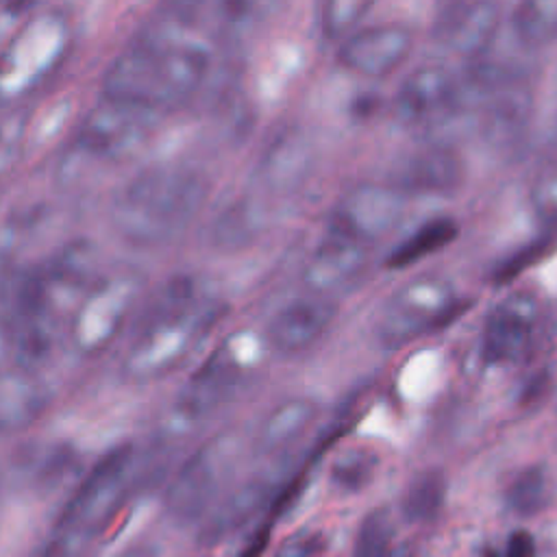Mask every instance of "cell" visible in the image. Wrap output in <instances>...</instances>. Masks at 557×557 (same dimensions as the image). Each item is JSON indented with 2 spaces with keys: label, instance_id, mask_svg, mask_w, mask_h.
Here are the masks:
<instances>
[{
  "label": "cell",
  "instance_id": "f546056e",
  "mask_svg": "<svg viewBox=\"0 0 557 557\" xmlns=\"http://www.w3.org/2000/svg\"><path fill=\"white\" fill-rule=\"evenodd\" d=\"M529 202L535 218L544 224H557V157L546 161L531 178Z\"/></svg>",
  "mask_w": 557,
  "mask_h": 557
},
{
  "label": "cell",
  "instance_id": "2e32d148",
  "mask_svg": "<svg viewBox=\"0 0 557 557\" xmlns=\"http://www.w3.org/2000/svg\"><path fill=\"white\" fill-rule=\"evenodd\" d=\"M463 98L461 81L440 63L411 70L400 83L394 104L407 122H433L448 117Z\"/></svg>",
  "mask_w": 557,
  "mask_h": 557
},
{
  "label": "cell",
  "instance_id": "9a60e30c",
  "mask_svg": "<svg viewBox=\"0 0 557 557\" xmlns=\"http://www.w3.org/2000/svg\"><path fill=\"white\" fill-rule=\"evenodd\" d=\"M500 26V7L490 0H459L440 7L433 22L435 41L461 57L483 54Z\"/></svg>",
  "mask_w": 557,
  "mask_h": 557
},
{
  "label": "cell",
  "instance_id": "44dd1931",
  "mask_svg": "<svg viewBox=\"0 0 557 557\" xmlns=\"http://www.w3.org/2000/svg\"><path fill=\"white\" fill-rule=\"evenodd\" d=\"M270 200L257 191H244L228 202L211 224V242L218 248L235 250L252 244L270 224Z\"/></svg>",
  "mask_w": 557,
  "mask_h": 557
},
{
  "label": "cell",
  "instance_id": "484cf974",
  "mask_svg": "<svg viewBox=\"0 0 557 557\" xmlns=\"http://www.w3.org/2000/svg\"><path fill=\"white\" fill-rule=\"evenodd\" d=\"M446 500V479L437 470L420 472L405 490L400 511L411 522H426L435 518Z\"/></svg>",
  "mask_w": 557,
  "mask_h": 557
},
{
  "label": "cell",
  "instance_id": "5b68a950",
  "mask_svg": "<svg viewBox=\"0 0 557 557\" xmlns=\"http://www.w3.org/2000/svg\"><path fill=\"white\" fill-rule=\"evenodd\" d=\"M461 311L455 285L437 274H424L400 285L374 320V337L387 348L405 346L442 329Z\"/></svg>",
  "mask_w": 557,
  "mask_h": 557
},
{
  "label": "cell",
  "instance_id": "4fadbf2b",
  "mask_svg": "<svg viewBox=\"0 0 557 557\" xmlns=\"http://www.w3.org/2000/svg\"><path fill=\"white\" fill-rule=\"evenodd\" d=\"M413 50V30L400 22L359 26L337 46V61L344 70L383 78L396 72Z\"/></svg>",
  "mask_w": 557,
  "mask_h": 557
},
{
  "label": "cell",
  "instance_id": "3957f363",
  "mask_svg": "<svg viewBox=\"0 0 557 557\" xmlns=\"http://www.w3.org/2000/svg\"><path fill=\"white\" fill-rule=\"evenodd\" d=\"M207 194L209 181L202 172L181 163L150 165L120 189L111 222L131 244H165L198 215Z\"/></svg>",
  "mask_w": 557,
  "mask_h": 557
},
{
  "label": "cell",
  "instance_id": "d6a6232c",
  "mask_svg": "<svg viewBox=\"0 0 557 557\" xmlns=\"http://www.w3.org/2000/svg\"><path fill=\"white\" fill-rule=\"evenodd\" d=\"M544 244H546V242L531 244L529 248H524V250H520V252L511 255L509 259H505V261L498 265V270L494 272V283H507L511 276H516V274H518V272H522L524 268L533 265V263H535V259H540V257H542V252H544Z\"/></svg>",
  "mask_w": 557,
  "mask_h": 557
},
{
  "label": "cell",
  "instance_id": "52a82bcc",
  "mask_svg": "<svg viewBox=\"0 0 557 557\" xmlns=\"http://www.w3.org/2000/svg\"><path fill=\"white\" fill-rule=\"evenodd\" d=\"M407 205L409 196L389 181L357 183L337 198L331 211L329 233L370 248L403 224Z\"/></svg>",
  "mask_w": 557,
  "mask_h": 557
},
{
  "label": "cell",
  "instance_id": "83f0119b",
  "mask_svg": "<svg viewBox=\"0 0 557 557\" xmlns=\"http://www.w3.org/2000/svg\"><path fill=\"white\" fill-rule=\"evenodd\" d=\"M370 9L372 2L368 0H329L320 4V33L331 41H344L361 26Z\"/></svg>",
  "mask_w": 557,
  "mask_h": 557
},
{
  "label": "cell",
  "instance_id": "603a6c76",
  "mask_svg": "<svg viewBox=\"0 0 557 557\" xmlns=\"http://www.w3.org/2000/svg\"><path fill=\"white\" fill-rule=\"evenodd\" d=\"M459 233V226L453 218H433L424 224H420L411 235H407L385 259L387 268L400 270L407 268L440 248L448 246Z\"/></svg>",
  "mask_w": 557,
  "mask_h": 557
},
{
  "label": "cell",
  "instance_id": "ac0fdd59",
  "mask_svg": "<svg viewBox=\"0 0 557 557\" xmlns=\"http://www.w3.org/2000/svg\"><path fill=\"white\" fill-rule=\"evenodd\" d=\"M466 165L450 146H422L405 154L389 178L394 187L411 196H450L461 189Z\"/></svg>",
  "mask_w": 557,
  "mask_h": 557
},
{
  "label": "cell",
  "instance_id": "e0dca14e",
  "mask_svg": "<svg viewBox=\"0 0 557 557\" xmlns=\"http://www.w3.org/2000/svg\"><path fill=\"white\" fill-rule=\"evenodd\" d=\"M370 261V248L329 233L307 257L300 278L311 296L333 298L357 283Z\"/></svg>",
  "mask_w": 557,
  "mask_h": 557
},
{
  "label": "cell",
  "instance_id": "7402d4cb",
  "mask_svg": "<svg viewBox=\"0 0 557 557\" xmlns=\"http://www.w3.org/2000/svg\"><path fill=\"white\" fill-rule=\"evenodd\" d=\"M48 394L30 370L9 368L0 372V433L28 426L46 407Z\"/></svg>",
  "mask_w": 557,
  "mask_h": 557
},
{
  "label": "cell",
  "instance_id": "7a4b0ae2",
  "mask_svg": "<svg viewBox=\"0 0 557 557\" xmlns=\"http://www.w3.org/2000/svg\"><path fill=\"white\" fill-rule=\"evenodd\" d=\"M220 302L191 276L170 278L148 302L122 359L131 381H152L178 368L220 318Z\"/></svg>",
  "mask_w": 557,
  "mask_h": 557
},
{
  "label": "cell",
  "instance_id": "4dcf8cb0",
  "mask_svg": "<svg viewBox=\"0 0 557 557\" xmlns=\"http://www.w3.org/2000/svg\"><path fill=\"white\" fill-rule=\"evenodd\" d=\"M394 529L385 509L370 511L359 527L352 557H387Z\"/></svg>",
  "mask_w": 557,
  "mask_h": 557
},
{
  "label": "cell",
  "instance_id": "d6986e66",
  "mask_svg": "<svg viewBox=\"0 0 557 557\" xmlns=\"http://www.w3.org/2000/svg\"><path fill=\"white\" fill-rule=\"evenodd\" d=\"M335 302L320 296H302L283 305L265 326V342L278 355H298L311 348L333 324Z\"/></svg>",
  "mask_w": 557,
  "mask_h": 557
},
{
  "label": "cell",
  "instance_id": "1f68e13d",
  "mask_svg": "<svg viewBox=\"0 0 557 557\" xmlns=\"http://www.w3.org/2000/svg\"><path fill=\"white\" fill-rule=\"evenodd\" d=\"M24 117L22 115H11L9 120H4L0 124V176L13 165V161L17 159L20 146H22V137H24Z\"/></svg>",
  "mask_w": 557,
  "mask_h": 557
},
{
  "label": "cell",
  "instance_id": "7c38bea8",
  "mask_svg": "<svg viewBox=\"0 0 557 557\" xmlns=\"http://www.w3.org/2000/svg\"><path fill=\"white\" fill-rule=\"evenodd\" d=\"M246 368L242 346L235 344V337L215 348L178 392L174 403L178 420L198 422L228 403L244 385Z\"/></svg>",
  "mask_w": 557,
  "mask_h": 557
},
{
  "label": "cell",
  "instance_id": "ba28073f",
  "mask_svg": "<svg viewBox=\"0 0 557 557\" xmlns=\"http://www.w3.org/2000/svg\"><path fill=\"white\" fill-rule=\"evenodd\" d=\"M239 455L235 433H222L202 444L176 472L168 487V511L183 522L198 518L215 498Z\"/></svg>",
  "mask_w": 557,
  "mask_h": 557
},
{
  "label": "cell",
  "instance_id": "f1b7e54d",
  "mask_svg": "<svg viewBox=\"0 0 557 557\" xmlns=\"http://www.w3.org/2000/svg\"><path fill=\"white\" fill-rule=\"evenodd\" d=\"M376 455L368 448H352L342 453L331 466V481L346 492H357L372 479Z\"/></svg>",
  "mask_w": 557,
  "mask_h": 557
},
{
  "label": "cell",
  "instance_id": "4316f807",
  "mask_svg": "<svg viewBox=\"0 0 557 557\" xmlns=\"http://www.w3.org/2000/svg\"><path fill=\"white\" fill-rule=\"evenodd\" d=\"M507 505L520 516H535L548 503V476L544 468L531 466L520 470L507 487Z\"/></svg>",
  "mask_w": 557,
  "mask_h": 557
},
{
  "label": "cell",
  "instance_id": "277c9868",
  "mask_svg": "<svg viewBox=\"0 0 557 557\" xmlns=\"http://www.w3.org/2000/svg\"><path fill=\"white\" fill-rule=\"evenodd\" d=\"M133 468L128 444L109 450L87 472L61 509L46 548L61 557H81L122 507Z\"/></svg>",
  "mask_w": 557,
  "mask_h": 557
},
{
  "label": "cell",
  "instance_id": "8992f818",
  "mask_svg": "<svg viewBox=\"0 0 557 557\" xmlns=\"http://www.w3.org/2000/svg\"><path fill=\"white\" fill-rule=\"evenodd\" d=\"M141 276L135 268L117 265L98 272L76 311L70 318L65 335L83 355L104 350L122 331L139 302Z\"/></svg>",
  "mask_w": 557,
  "mask_h": 557
},
{
  "label": "cell",
  "instance_id": "74e56055",
  "mask_svg": "<svg viewBox=\"0 0 557 557\" xmlns=\"http://www.w3.org/2000/svg\"><path fill=\"white\" fill-rule=\"evenodd\" d=\"M405 557H409V555H405Z\"/></svg>",
  "mask_w": 557,
  "mask_h": 557
},
{
  "label": "cell",
  "instance_id": "8d00e7d4",
  "mask_svg": "<svg viewBox=\"0 0 557 557\" xmlns=\"http://www.w3.org/2000/svg\"><path fill=\"white\" fill-rule=\"evenodd\" d=\"M117 557H157L148 546H128L126 550H122Z\"/></svg>",
  "mask_w": 557,
  "mask_h": 557
},
{
  "label": "cell",
  "instance_id": "8fae6325",
  "mask_svg": "<svg viewBox=\"0 0 557 557\" xmlns=\"http://www.w3.org/2000/svg\"><path fill=\"white\" fill-rule=\"evenodd\" d=\"M318 165V148L300 126H285L261 150L252 170V191L265 200L302 189Z\"/></svg>",
  "mask_w": 557,
  "mask_h": 557
},
{
  "label": "cell",
  "instance_id": "9c48e42d",
  "mask_svg": "<svg viewBox=\"0 0 557 557\" xmlns=\"http://www.w3.org/2000/svg\"><path fill=\"white\" fill-rule=\"evenodd\" d=\"M157 115L135 104L102 98L83 120L76 150L96 161H122L150 137Z\"/></svg>",
  "mask_w": 557,
  "mask_h": 557
},
{
  "label": "cell",
  "instance_id": "e575fe53",
  "mask_svg": "<svg viewBox=\"0 0 557 557\" xmlns=\"http://www.w3.org/2000/svg\"><path fill=\"white\" fill-rule=\"evenodd\" d=\"M503 557H535V542L529 531H513L507 540Z\"/></svg>",
  "mask_w": 557,
  "mask_h": 557
},
{
  "label": "cell",
  "instance_id": "d590c367",
  "mask_svg": "<svg viewBox=\"0 0 557 557\" xmlns=\"http://www.w3.org/2000/svg\"><path fill=\"white\" fill-rule=\"evenodd\" d=\"M270 529H272V522H270V520H265V522L257 529V533L252 535V540L248 542V546H246V550L242 553V557H259V555L263 553V548L268 546Z\"/></svg>",
  "mask_w": 557,
  "mask_h": 557
},
{
  "label": "cell",
  "instance_id": "ffe728a7",
  "mask_svg": "<svg viewBox=\"0 0 557 557\" xmlns=\"http://www.w3.org/2000/svg\"><path fill=\"white\" fill-rule=\"evenodd\" d=\"M320 405L309 396H289L278 400L259 422L255 433V450L274 455L292 446L318 420Z\"/></svg>",
  "mask_w": 557,
  "mask_h": 557
},
{
  "label": "cell",
  "instance_id": "6da1fadb",
  "mask_svg": "<svg viewBox=\"0 0 557 557\" xmlns=\"http://www.w3.org/2000/svg\"><path fill=\"white\" fill-rule=\"evenodd\" d=\"M196 24L187 4L146 22L107 67L102 98L154 113L191 102L213 70L209 44L191 35Z\"/></svg>",
  "mask_w": 557,
  "mask_h": 557
},
{
  "label": "cell",
  "instance_id": "5bb4252c",
  "mask_svg": "<svg viewBox=\"0 0 557 557\" xmlns=\"http://www.w3.org/2000/svg\"><path fill=\"white\" fill-rule=\"evenodd\" d=\"M537 300L513 294L500 300L485 318L481 333V357L485 363L505 366L522 359L533 342L537 324Z\"/></svg>",
  "mask_w": 557,
  "mask_h": 557
},
{
  "label": "cell",
  "instance_id": "30bf717a",
  "mask_svg": "<svg viewBox=\"0 0 557 557\" xmlns=\"http://www.w3.org/2000/svg\"><path fill=\"white\" fill-rule=\"evenodd\" d=\"M67 44L65 24L57 15H41L24 26L0 59V89L4 96L30 91L48 76Z\"/></svg>",
  "mask_w": 557,
  "mask_h": 557
},
{
  "label": "cell",
  "instance_id": "cb8c5ba5",
  "mask_svg": "<svg viewBox=\"0 0 557 557\" xmlns=\"http://www.w3.org/2000/svg\"><path fill=\"white\" fill-rule=\"evenodd\" d=\"M270 485L265 481H248L239 490H235L211 516V520L205 527L207 542H215L228 531L244 524L268 498Z\"/></svg>",
  "mask_w": 557,
  "mask_h": 557
},
{
  "label": "cell",
  "instance_id": "836d02e7",
  "mask_svg": "<svg viewBox=\"0 0 557 557\" xmlns=\"http://www.w3.org/2000/svg\"><path fill=\"white\" fill-rule=\"evenodd\" d=\"M320 546V537L311 535V533H298L292 540H287L276 557H311L313 553H318Z\"/></svg>",
  "mask_w": 557,
  "mask_h": 557
},
{
  "label": "cell",
  "instance_id": "d4e9b609",
  "mask_svg": "<svg viewBox=\"0 0 557 557\" xmlns=\"http://www.w3.org/2000/svg\"><path fill=\"white\" fill-rule=\"evenodd\" d=\"M511 30L527 48L557 39V0H524L511 13Z\"/></svg>",
  "mask_w": 557,
  "mask_h": 557
}]
</instances>
